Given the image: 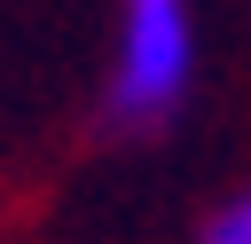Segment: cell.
Instances as JSON below:
<instances>
[{"label": "cell", "mask_w": 251, "mask_h": 244, "mask_svg": "<svg viewBox=\"0 0 251 244\" xmlns=\"http://www.w3.org/2000/svg\"><path fill=\"white\" fill-rule=\"evenodd\" d=\"M196 79V16L188 0H126L118 8V63H110V118L165 126Z\"/></svg>", "instance_id": "6da1fadb"}, {"label": "cell", "mask_w": 251, "mask_h": 244, "mask_svg": "<svg viewBox=\"0 0 251 244\" xmlns=\"http://www.w3.org/2000/svg\"><path fill=\"white\" fill-rule=\"evenodd\" d=\"M196 244H251V189H235L212 220H204V236Z\"/></svg>", "instance_id": "7a4b0ae2"}]
</instances>
